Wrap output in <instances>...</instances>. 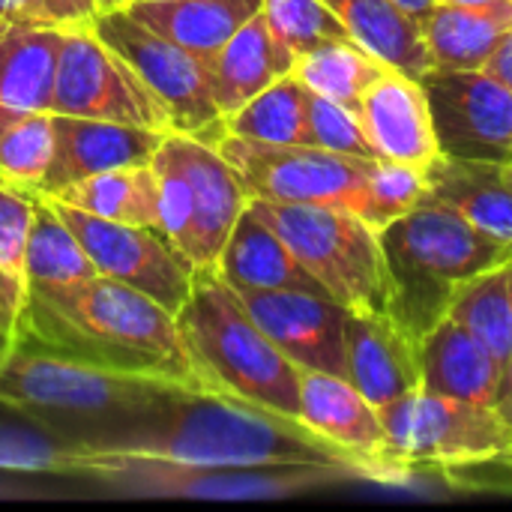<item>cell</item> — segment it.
Here are the masks:
<instances>
[{
	"label": "cell",
	"instance_id": "cell-32",
	"mask_svg": "<svg viewBox=\"0 0 512 512\" xmlns=\"http://www.w3.org/2000/svg\"><path fill=\"white\" fill-rule=\"evenodd\" d=\"M228 135L264 141V144H309V90L285 75L246 105L222 117Z\"/></svg>",
	"mask_w": 512,
	"mask_h": 512
},
{
	"label": "cell",
	"instance_id": "cell-24",
	"mask_svg": "<svg viewBox=\"0 0 512 512\" xmlns=\"http://www.w3.org/2000/svg\"><path fill=\"white\" fill-rule=\"evenodd\" d=\"M417 21L435 69H486L510 33L512 3L456 6L438 0Z\"/></svg>",
	"mask_w": 512,
	"mask_h": 512
},
{
	"label": "cell",
	"instance_id": "cell-31",
	"mask_svg": "<svg viewBox=\"0 0 512 512\" xmlns=\"http://www.w3.org/2000/svg\"><path fill=\"white\" fill-rule=\"evenodd\" d=\"M387 69H393V66H387L375 54L360 48L354 39H333V42H324V45L300 54L291 75L306 90H312L318 96H327V99H333V102H339V105L360 114L366 90Z\"/></svg>",
	"mask_w": 512,
	"mask_h": 512
},
{
	"label": "cell",
	"instance_id": "cell-3",
	"mask_svg": "<svg viewBox=\"0 0 512 512\" xmlns=\"http://www.w3.org/2000/svg\"><path fill=\"white\" fill-rule=\"evenodd\" d=\"M378 237L387 270V315L414 345H423L477 276L512 258L507 246L429 195L384 225Z\"/></svg>",
	"mask_w": 512,
	"mask_h": 512
},
{
	"label": "cell",
	"instance_id": "cell-7",
	"mask_svg": "<svg viewBox=\"0 0 512 512\" xmlns=\"http://www.w3.org/2000/svg\"><path fill=\"white\" fill-rule=\"evenodd\" d=\"M249 207L288 243L327 297L348 312H387V270L378 228L363 216L324 204H276L249 198Z\"/></svg>",
	"mask_w": 512,
	"mask_h": 512
},
{
	"label": "cell",
	"instance_id": "cell-4",
	"mask_svg": "<svg viewBox=\"0 0 512 512\" xmlns=\"http://www.w3.org/2000/svg\"><path fill=\"white\" fill-rule=\"evenodd\" d=\"M183 387L165 378L99 369L24 342L0 363V402L24 411L81 450L162 408Z\"/></svg>",
	"mask_w": 512,
	"mask_h": 512
},
{
	"label": "cell",
	"instance_id": "cell-37",
	"mask_svg": "<svg viewBox=\"0 0 512 512\" xmlns=\"http://www.w3.org/2000/svg\"><path fill=\"white\" fill-rule=\"evenodd\" d=\"M309 135H312V147L357 156V159H378L363 132L360 114L312 90H309Z\"/></svg>",
	"mask_w": 512,
	"mask_h": 512
},
{
	"label": "cell",
	"instance_id": "cell-23",
	"mask_svg": "<svg viewBox=\"0 0 512 512\" xmlns=\"http://www.w3.org/2000/svg\"><path fill=\"white\" fill-rule=\"evenodd\" d=\"M297 54L270 30L267 18L258 12L252 15L213 57V102L219 114H231L246 105L252 96L276 84L279 78L291 75Z\"/></svg>",
	"mask_w": 512,
	"mask_h": 512
},
{
	"label": "cell",
	"instance_id": "cell-20",
	"mask_svg": "<svg viewBox=\"0 0 512 512\" xmlns=\"http://www.w3.org/2000/svg\"><path fill=\"white\" fill-rule=\"evenodd\" d=\"M426 195L512 252V165L438 156L423 168Z\"/></svg>",
	"mask_w": 512,
	"mask_h": 512
},
{
	"label": "cell",
	"instance_id": "cell-21",
	"mask_svg": "<svg viewBox=\"0 0 512 512\" xmlns=\"http://www.w3.org/2000/svg\"><path fill=\"white\" fill-rule=\"evenodd\" d=\"M420 390L459 399L498 405L504 366L501 360L453 315H447L420 345Z\"/></svg>",
	"mask_w": 512,
	"mask_h": 512
},
{
	"label": "cell",
	"instance_id": "cell-51",
	"mask_svg": "<svg viewBox=\"0 0 512 512\" xmlns=\"http://www.w3.org/2000/svg\"><path fill=\"white\" fill-rule=\"evenodd\" d=\"M510 165H512V162H510Z\"/></svg>",
	"mask_w": 512,
	"mask_h": 512
},
{
	"label": "cell",
	"instance_id": "cell-1",
	"mask_svg": "<svg viewBox=\"0 0 512 512\" xmlns=\"http://www.w3.org/2000/svg\"><path fill=\"white\" fill-rule=\"evenodd\" d=\"M84 453L150 456L180 465L261 468V465H324L363 468L303 420L276 414L246 399L183 387L162 408L105 435Z\"/></svg>",
	"mask_w": 512,
	"mask_h": 512
},
{
	"label": "cell",
	"instance_id": "cell-33",
	"mask_svg": "<svg viewBox=\"0 0 512 512\" xmlns=\"http://www.w3.org/2000/svg\"><path fill=\"white\" fill-rule=\"evenodd\" d=\"M78 450V444L60 438L54 429L0 402V471L72 477Z\"/></svg>",
	"mask_w": 512,
	"mask_h": 512
},
{
	"label": "cell",
	"instance_id": "cell-46",
	"mask_svg": "<svg viewBox=\"0 0 512 512\" xmlns=\"http://www.w3.org/2000/svg\"><path fill=\"white\" fill-rule=\"evenodd\" d=\"M498 408L504 411V417H507V423H510V429H512V393L507 396V399H501V402H498ZM510 453H512V450H510Z\"/></svg>",
	"mask_w": 512,
	"mask_h": 512
},
{
	"label": "cell",
	"instance_id": "cell-45",
	"mask_svg": "<svg viewBox=\"0 0 512 512\" xmlns=\"http://www.w3.org/2000/svg\"><path fill=\"white\" fill-rule=\"evenodd\" d=\"M441 3H456V6H495L501 0H441Z\"/></svg>",
	"mask_w": 512,
	"mask_h": 512
},
{
	"label": "cell",
	"instance_id": "cell-10",
	"mask_svg": "<svg viewBox=\"0 0 512 512\" xmlns=\"http://www.w3.org/2000/svg\"><path fill=\"white\" fill-rule=\"evenodd\" d=\"M393 453L420 471L447 474L512 450V429L498 405L459 402L417 390L384 414Z\"/></svg>",
	"mask_w": 512,
	"mask_h": 512
},
{
	"label": "cell",
	"instance_id": "cell-12",
	"mask_svg": "<svg viewBox=\"0 0 512 512\" xmlns=\"http://www.w3.org/2000/svg\"><path fill=\"white\" fill-rule=\"evenodd\" d=\"M48 204L66 222V228L78 237V243L84 246L99 276L117 279L153 297L171 315L183 309V303L192 294L195 267L159 231L99 219L57 198H48Z\"/></svg>",
	"mask_w": 512,
	"mask_h": 512
},
{
	"label": "cell",
	"instance_id": "cell-38",
	"mask_svg": "<svg viewBox=\"0 0 512 512\" xmlns=\"http://www.w3.org/2000/svg\"><path fill=\"white\" fill-rule=\"evenodd\" d=\"M369 195L375 210V228L381 231L384 225H390L393 219L405 216L420 204V198L426 195L423 168L375 159L369 174Z\"/></svg>",
	"mask_w": 512,
	"mask_h": 512
},
{
	"label": "cell",
	"instance_id": "cell-22",
	"mask_svg": "<svg viewBox=\"0 0 512 512\" xmlns=\"http://www.w3.org/2000/svg\"><path fill=\"white\" fill-rule=\"evenodd\" d=\"M216 273L234 291H312L324 294L315 276L294 258L288 243L246 204L240 219L234 222L222 255L216 261Z\"/></svg>",
	"mask_w": 512,
	"mask_h": 512
},
{
	"label": "cell",
	"instance_id": "cell-5",
	"mask_svg": "<svg viewBox=\"0 0 512 512\" xmlns=\"http://www.w3.org/2000/svg\"><path fill=\"white\" fill-rule=\"evenodd\" d=\"M177 327L204 390L300 420V369L264 336L216 270H195Z\"/></svg>",
	"mask_w": 512,
	"mask_h": 512
},
{
	"label": "cell",
	"instance_id": "cell-9",
	"mask_svg": "<svg viewBox=\"0 0 512 512\" xmlns=\"http://www.w3.org/2000/svg\"><path fill=\"white\" fill-rule=\"evenodd\" d=\"M90 27L156 93L168 111L171 132L189 135L210 147L225 135L222 114L213 102L210 57L159 36L126 9L99 12Z\"/></svg>",
	"mask_w": 512,
	"mask_h": 512
},
{
	"label": "cell",
	"instance_id": "cell-8",
	"mask_svg": "<svg viewBox=\"0 0 512 512\" xmlns=\"http://www.w3.org/2000/svg\"><path fill=\"white\" fill-rule=\"evenodd\" d=\"M213 147L237 171L249 198L342 207L375 225L369 195V174L375 159L330 153L309 144H264L228 132Z\"/></svg>",
	"mask_w": 512,
	"mask_h": 512
},
{
	"label": "cell",
	"instance_id": "cell-41",
	"mask_svg": "<svg viewBox=\"0 0 512 512\" xmlns=\"http://www.w3.org/2000/svg\"><path fill=\"white\" fill-rule=\"evenodd\" d=\"M492 75H498L501 81H507L512 87V27L510 33L504 36V42H501V48L492 54V60H489V66H486Z\"/></svg>",
	"mask_w": 512,
	"mask_h": 512
},
{
	"label": "cell",
	"instance_id": "cell-39",
	"mask_svg": "<svg viewBox=\"0 0 512 512\" xmlns=\"http://www.w3.org/2000/svg\"><path fill=\"white\" fill-rule=\"evenodd\" d=\"M42 9L51 24L69 30V27H90L96 12V0H42Z\"/></svg>",
	"mask_w": 512,
	"mask_h": 512
},
{
	"label": "cell",
	"instance_id": "cell-17",
	"mask_svg": "<svg viewBox=\"0 0 512 512\" xmlns=\"http://www.w3.org/2000/svg\"><path fill=\"white\" fill-rule=\"evenodd\" d=\"M165 138L171 150L177 153L192 186L195 213H192V234H189L186 258L192 261L195 270L201 267L216 270L222 246L234 222L249 204V192L216 147L195 141L189 135H180V132H168Z\"/></svg>",
	"mask_w": 512,
	"mask_h": 512
},
{
	"label": "cell",
	"instance_id": "cell-18",
	"mask_svg": "<svg viewBox=\"0 0 512 512\" xmlns=\"http://www.w3.org/2000/svg\"><path fill=\"white\" fill-rule=\"evenodd\" d=\"M345 360L348 381L363 393V399H369L378 414L420 390V345H414L387 312H348Z\"/></svg>",
	"mask_w": 512,
	"mask_h": 512
},
{
	"label": "cell",
	"instance_id": "cell-42",
	"mask_svg": "<svg viewBox=\"0 0 512 512\" xmlns=\"http://www.w3.org/2000/svg\"><path fill=\"white\" fill-rule=\"evenodd\" d=\"M396 3H399L405 12H411L414 18H420V15H423L432 3H438V0H396Z\"/></svg>",
	"mask_w": 512,
	"mask_h": 512
},
{
	"label": "cell",
	"instance_id": "cell-34",
	"mask_svg": "<svg viewBox=\"0 0 512 512\" xmlns=\"http://www.w3.org/2000/svg\"><path fill=\"white\" fill-rule=\"evenodd\" d=\"M54 153V114L0 105V180L36 192Z\"/></svg>",
	"mask_w": 512,
	"mask_h": 512
},
{
	"label": "cell",
	"instance_id": "cell-44",
	"mask_svg": "<svg viewBox=\"0 0 512 512\" xmlns=\"http://www.w3.org/2000/svg\"><path fill=\"white\" fill-rule=\"evenodd\" d=\"M129 0H96V12H114V9H126Z\"/></svg>",
	"mask_w": 512,
	"mask_h": 512
},
{
	"label": "cell",
	"instance_id": "cell-6",
	"mask_svg": "<svg viewBox=\"0 0 512 512\" xmlns=\"http://www.w3.org/2000/svg\"><path fill=\"white\" fill-rule=\"evenodd\" d=\"M72 477H81L117 498H186V501H279L360 480L348 468L324 465H261L210 468L150 456L84 453Z\"/></svg>",
	"mask_w": 512,
	"mask_h": 512
},
{
	"label": "cell",
	"instance_id": "cell-47",
	"mask_svg": "<svg viewBox=\"0 0 512 512\" xmlns=\"http://www.w3.org/2000/svg\"><path fill=\"white\" fill-rule=\"evenodd\" d=\"M6 360V351H3V345H0V363Z\"/></svg>",
	"mask_w": 512,
	"mask_h": 512
},
{
	"label": "cell",
	"instance_id": "cell-43",
	"mask_svg": "<svg viewBox=\"0 0 512 512\" xmlns=\"http://www.w3.org/2000/svg\"><path fill=\"white\" fill-rule=\"evenodd\" d=\"M512 393V354H510V360L504 363V378H501V393H498V402L501 399H507Z\"/></svg>",
	"mask_w": 512,
	"mask_h": 512
},
{
	"label": "cell",
	"instance_id": "cell-25",
	"mask_svg": "<svg viewBox=\"0 0 512 512\" xmlns=\"http://www.w3.org/2000/svg\"><path fill=\"white\" fill-rule=\"evenodd\" d=\"M63 27L0 21V105L51 111Z\"/></svg>",
	"mask_w": 512,
	"mask_h": 512
},
{
	"label": "cell",
	"instance_id": "cell-27",
	"mask_svg": "<svg viewBox=\"0 0 512 512\" xmlns=\"http://www.w3.org/2000/svg\"><path fill=\"white\" fill-rule=\"evenodd\" d=\"M345 24L348 36L387 66L423 78L432 69L420 21L396 0H324Z\"/></svg>",
	"mask_w": 512,
	"mask_h": 512
},
{
	"label": "cell",
	"instance_id": "cell-15",
	"mask_svg": "<svg viewBox=\"0 0 512 512\" xmlns=\"http://www.w3.org/2000/svg\"><path fill=\"white\" fill-rule=\"evenodd\" d=\"M240 303L264 336L297 366L348 378L345 321L348 309L312 291H237Z\"/></svg>",
	"mask_w": 512,
	"mask_h": 512
},
{
	"label": "cell",
	"instance_id": "cell-11",
	"mask_svg": "<svg viewBox=\"0 0 512 512\" xmlns=\"http://www.w3.org/2000/svg\"><path fill=\"white\" fill-rule=\"evenodd\" d=\"M51 114L171 132L165 105L138 72L93 33V27L63 30Z\"/></svg>",
	"mask_w": 512,
	"mask_h": 512
},
{
	"label": "cell",
	"instance_id": "cell-2",
	"mask_svg": "<svg viewBox=\"0 0 512 512\" xmlns=\"http://www.w3.org/2000/svg\"><path fill=\"white\" fill-rule=\"evenodd\" d=\"M18 342L99 369L204 390L183 345L177 315L153 297L99 273L75 288L30 291Z\"/></svg>",
	"mask_w": 512,
	"mask_h": 512
},
{
	"label": "cell",
	"instance_id": "cell-40",
	"mask_svg": "<svg viewBox=\"0 0 512 512\" xmlns=\"http://www.w3.org/2000/svg\"><path fill=\"white\" fill-rule=\"evenodd\" d=\"M0 18L12 21H33V24H51L42 0H0Z\"/></svg>",
	"mask_w": 512,
	"mask_h": 512
},
{
	"label": "cell",
	"instance_id": "cell-35",
	"mask_svg": "<svg viewBox=\"0 0 512 512\" xmlns=\"http://www.w3.org/2000/svg\"><path fill=\"white\" fill-rule=\"evenodd\" d=\"M450 315L462 321L504 366L512 354V258L477 276Z\"/></svg>",
	"mask_w": 512,
	"mask_h": 512
},
{
	"label": "cell",
	"instance_id": "cell-14",
	"mask_svg": "<svg viewBox=\"0 0 512 512\" xmlns=\"http://www.w3.org/2000/svg\"><path fill=\"white\" fill-rule=\"evenodd\" d=\"M300 420L342 447L372 483L405 486L417 477L393 453L381 414L348 378L300 369Z\"/></svg>",
	"mask_w": 512,
	"mask_h": 512
},
{
	"label": "cell",
	"instance_id": "cell-36",
	"mask_svg": "<svg viewBox=\"0 0 512 512\" xmlns=\"http://www.w3.org/2000/svg\"><path fill=\"white\" fill-rule=\"evenodd\" d=\"M261 15L297 57L324 42L351 39L324 0H261Z\"/></svg>",
	"mask_w": 512,
	"mask_h": 512
},
{
	"label": "cell",
	"instance_id": "cell-16",
	"mask_svg": "<svg viewBox=\"0 0 512 512\" xmlns=\"http://www.w3.org/2000/svg\"><path fill=\"white\" fill-rule=\"evenodd\" d=\"M162 138L165 132L156 129L54 114V153L36 195H57L66 186L111 168L150 165Z\"/></svg>",
	"mask_w": 512,
	"mask_h": 512
},
{
	"label": "cell",
	"instance_id": "cell-49",
	"mask_svg": "<svg viewBox=\"0 0 512 512\" xmlns=\"http://www.w3.org/2000/svg\"><path fill=\"white\" fill-rule=\"evenodd\" d=\"M0 21H3V18H0Z\"/></svg>",
	"mask_w": 512,
	"mask_h": 512
},
{
	"label": "cell",
	"instance_id": "cell-19",
	"mask_svg": "<svg viewBox=\"0 0 512 512\" xmlns=\"http://www.w3.org/2000/svg\"><path fill=\"white\" fill-rule=\"evenodd\" d=\"M360 123L375 156L384 162L426 168L441 156L426 90L417 78L399 69H387L366 90L360 105Z\"/></svg>",
	"mask_w": 512,
	"mask_h": 512
},
{
	"label": "cell",
	"instance_id": "cell-13",
	"mask_svg": "<svg viewBox=\"0 0 512 512\" xmlns=\"http://www.w3.org/2000/svg\"><path fill=\"white\" fill-rule=\"evenodd\" d=\"M438 153L468 162H512V87L489 69H429L420 78Z\"/></svg>",
	"mask_w": 512,
	"mask_h": 512
},
{
	"label": "cell",
	"instance_id": "cell-48",
	"mask_svg": "<svg viewBox=\"0 0 512 512\" xmlns=\"http://www.w3.org/2000/svg\"><path fill=\"white\" fill-rule=\"evenodd\" d=\"M129 3H147V0H129Z\"/></svg>",
	"mask_w": 512,
	"mask_h": 512
},
{
	"label": "cell",
	"instance_id": "cell-29",
	"mask_svg": "<svg viewBox=\"0 0 512 512\" xmlns=\"http://www.w3.org/2000/svg\"><path fill=\"white\" fill-rule=\"evenodd\" d=\"M33 225V192L0 180V345L18 342L27 306V240Z\"/></svg>",
	"mask_w": 512,
	"mask_h": 512
},
{
	"label": "cell",
	"instance_id": "cell-50",
	"mask_svg": "<svg viewBox=\"0 0 512 512\" xmlns=\"http://www.w3.org/2000/svg\"><path fill=\"white\" fill-rule=\"evenodd\" d=\"M510 3H512V0H510Z\"/></svg>",
	"mask_w": 512,
	"mask_h": 512
},
{
	"label": "cell",
	"instance_id": "cell-26",
	"mask_svg": "<svg viewBox=\"0 0 512 512\" xmlns=\"http://www.w3.org/2000/svg\"><path fill=\"white\" fill-rule=\"evenodd\" d=\"M126 12L159 36L213 57L252 15L261 12V0H147L129 3Z\"/></svg>",
	"mask_w": 512,
	"mask_h": 512
},
{
	"label": "cell",
	"instance_id": "cell-28",
	"mask_svg": "<svg viewBox=\"0 0 512 512\" xmlns=\"http://www.w3.org/2000/svg\"><path fill=\"white\" fill-rule=\"evenodd\" d=\"M57 198L69 207H78L90 216L123 222V225H141L156 231L159 216V189L156 174L150 165H132V168H111L93 177H84L72 186H66Z\"/></svg>",
	"mask_w": 512,
	"mask_h": 512
},
{
	"label": "cell",
	"instance_id": "cell-30",
	"mask_svg": "<svg viewBox=\"0 0 512 512\" xmlns=\"http://www.w3.org/2000/svg\"><path fill=\"white\" fill-rule=\"evenodd\" d=\"M96 276L78 237L54 213L45 195L33 192V225L27 240V294L30 291H63Z\"/></svg>",
	"mask_w": 512,
	"mask_h": 512
}]
</instances>
